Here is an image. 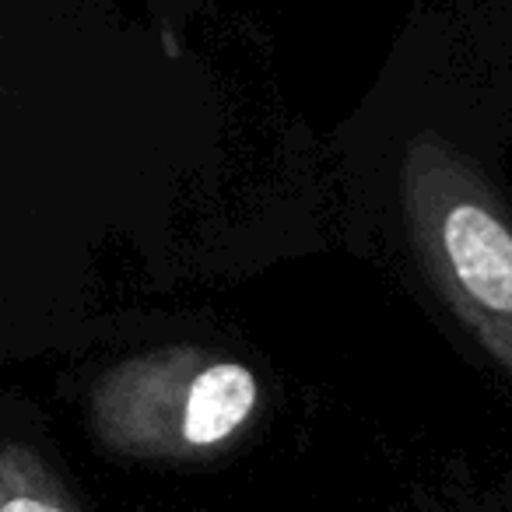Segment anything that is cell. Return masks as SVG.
Returning a JSON list of instances; mask_svg holds the SVG:
<instances>
[{
	"label": "cell",
	"mask_w": 512,
	"mask_h": 512,
	"mask_svg": "<svg viewBox=\"0 0 512 512\" xmlns=\"http://www.w3.org/2000/svg\"><path fill=\"white\" fill-rule=\"evenodd\" d=\"M404 214L435 292L512 376V225L435 137L407 151Z\"/></svg>",
	"instance_id": "cell-1"
},
{
	"label": "cell",
	"mask_w": 512,
	"mask_h": 512,
	"mask_svg": "<svg viewBox=\"0 0 512 512\" xmlns=\"http://www.w3.org/2000/svg\"><path fill=\"white\" fill-rule=\"evenodd\" d=\"M260 404V383L242 362H200L186 397L183 446L214 449L228 442Z\"/></svg>",
	"instance_id": "cell-2"
},
{
	"label": "cell",
	"mask_w": 512,
	"mask_h": 512,
	"mask_svg": "<svg viewBox=\"0 0 512 512\" xmlns=\"http://www.w3.org/2000/svg\"><path fill=\"white\" fill-rule=\"evenodd\" d=\"M0 512H67L53 477L25 449H0Z\"/></svg>",
	"instance_id": "cell-3"
}]
</instances>
